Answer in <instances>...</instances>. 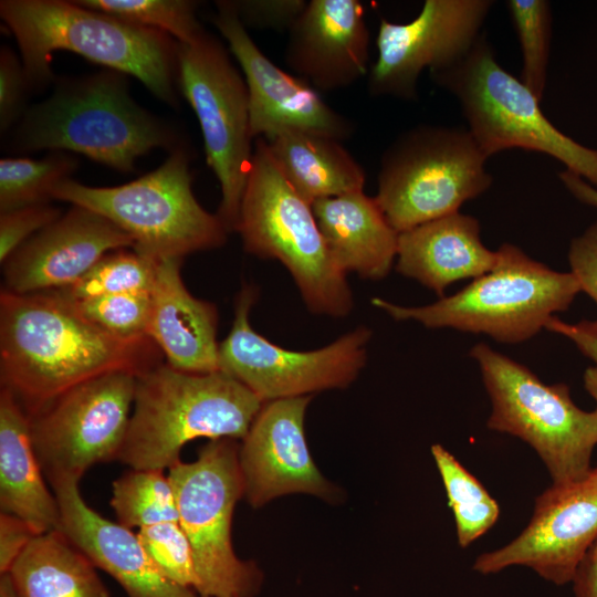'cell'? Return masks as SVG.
Wrapping results in <instances>:
<instances>
[{
    "label": "cell",
    "instance_id": "1",
    "mask_svg": "<svg viewBox=\"0 0 597 597\" xmlns=\"http://www.w3.org/2000/svg\"><path fill=\"white\" fill-rule=\"evenodd\" d=\"M148 336L123 338L84 317L56 291L0 294V379L29 415L98 376L137 377L161 364Z\"/></svg>",
    "mask_w": 597,
    "mask_h": 597
},
{
    "label": "cell",
    "instance_id": "2",
    "mask_svg": "<svg viewBox=\"0 0 597 597\" xmlns=\"http://www.w3.org/2000/svg\"><path fill=\"white\" fill-rule=\"evenodd\" d=\"M8 135L9 151L76 153L123 174L153 149L184 144L169 124L134 101L128 75L109 69L57 76L52 94L29 106Z\"/></svg>",
    "mask_w": 597,
    "mask_h": 597
},
{
    "label": "cell",
    "instance_id": "3",
    "mask_svg": "<svg viewBox=\"0 0 597 597\" xmlns=\"http://www.w3.org/2000/svg\"><path fill=\"white\" fill-rule=\"evenodd\" d=\"M0 17L13 34L32 94L53 85L55 51H71L139 80L161 102L177 105L179 42L65 0H2Z\"/></svg>",
    "mask_w": 597,
    "mask_h": 597
},
{
    "label": "cell",
    "instance_id": "4",
    "mask_svg": "<svg viewBox=\"0 0 597 597\" xmlns=\"http://www.w3.org/2000/svg\"><path fill=\"white\" fill-rule=\"evenodd\" d=\"M263 404L222 371L185 373L161 363L136 378L117 460L135 470H168L198 438L243 439Z\"/></svg>",
    "mask_w": 597,
    "mask_h": 597
},
{
    "label": "cell",
    "instance_id": "5",
    "mask_svg": "<svg viewBox=\"0 0 597 597\" xmlns=\"http://www.w3.org/2000/svg\"><path fill=\"white\" fill-rule=\"evenodd\" d=\"M237 231L247 252L279 260L293 276L307 308L347 316L354 300L335 263L312 205L289 184L264 138L254 140Z\"/></svg>",
    "mask_w": 597,
    "mask_h": 597
},
{
    "label": "cell",
    "instance_id": "6",
    "mask_svg": "<svg viewBox=\"0 0 597 597\" xmlns=\"http://www.w3.org/2000/svg\"><path fill=\"white\" fill-rule=\"evenodd\" d=\"M496 253L490 272L432 304L401 306L380 297L371 304L396 321L485 334L499 343L525 342L569 307L580 285L572 272L552 270L514 244L503 243Z\"/></svg>",
    "mask_w": 597,
    "mask_h": 597
},
{
    "label": "cell",
    "instance_id": "7",
    "mask_svg": "<svg viewBox=\"0 0 597 597\" xmlns=\"http://www.w3.org/2000/svg\"><path fill=\"white\" fill-rule=\"evenodd\" d=\"M53 199L94 211L134 241L133 250L154 261L223 245L228 230L192 191L190 155L185 144L169 151L156 169L124 185L91 187L67 179Z\"/></svg>",
    "mask_w": 597,
    "mask_h": 597
},
{
    "label": "cell",
    "instance_id": "8",
    "mask_svg": "<svg viewBox=\"0 0 597 597\" xmlns=\"http://www.w3.org/2000/svg\"><path fill=\"white\" fill-rule=\"evenodd\" d=\"M430 75L457 98L468 130L488 158L512 148L538 151L597 188V149L552 124L541 101L500 65L484 33L461 61Z\"/></svg>",
    "mask_w": 597,
    "mask_h": 597
},
{
    "label": "cell",
    "instance_id": "9",
    "mask_svg": "<svg viewBox=\"0 0 597 597\" xmlns=\"http://www.w3.org/2000/svg\"><path fill=\"white\" fill-rule=\"evenodd\" d=\"M488 159L467 127H412L384 151L375 198L390 226L407 231L484 193Z\"/></svg>",
    "mask_w": 597,
    "mask_h": 597
},
{
    "label": "cell",
    "instance_id": "10",
    "mask_svg": "<svg viewBox=\"0 0 597 597\" xmlns=\"http://www.w3.org/2000/svg\"><path fill=\"white\" fill-rule=\"evenodd\" d=\"M470 356L479 364L492 411L489 429L515 436L544 462L553 484L583 480L597 444V409L585 411L565 384H544L534 373L484 343Z\"/></svg>",
    "mask_w": 597,
    "mask_h": 597
},
{
    "label": "cell",
    "instance_id": "11",
    "mask_svg": "<svg viewBox=\"0 0 597 597\" xmlns=\"http://www.w3.org/2000/svg\"><path fill=\"white\" fill-rule=\"evenodd\" d=\"M234 439L210 440L191 462L168 469L179 523L191 545L199 597H252L262 574L240 559L231 542V522L244 495Z\"/></svg>",
    "mask_w": 597,
    "mask_h": 597
},
{
    "label": "cell",
    "instance_id": "12",
    "mask_svg": "<svg viewBox=\"0 0 597 597\" xmlns=\"http://www.w3.org/2000/svg\"><path fill=\"white\" fill-rule=\"evenodd\" d=\"M229 52L206 30L179 43L177 82L198 118L207 164L220 185L217 216L231 232L237 231L254 145L248 87Z\"/></svg>",
    "mask_w": 597,
    "mask_h": 597
},
{
    "label": "cell",
    "instance_id": "13",
    "mask_svg": "<svg viewBox=\"0 0 597 597\" xmlns=\"http://www.w3.org/2000/svg\"><path fill=\"white\" fill-rule=\"evenodd\" d=\"M256 297L250 285L237 295L232 327L219 344L220 371L263 402L344 388L356 379L367 360L368 327L358 326L320 349H286L252 328L249 314Z\"/></svg>",
    "mask_w": 597,
    "mask_h": 597
},
{
    "label": "cell",
    "instance_id": "14",
    "mask_svg": "<svg viewBox=\"0 0 597 597\" xmlns=\"http://www.w3.org/2000/svg\"><path fill=\"white\" fill-rule=\"evenodd\" d=\"M137 376L108 373L27 413L34 451L49 482L80 481L93 465L117 460L133 411Z\"/></svg>",
    "mask_w": 597,
    "mask_h": 597
},
{
    "label": "cell",
    "instance_id": "15",
    "mask_svg": "<svg viewBox=\"0 0 597 597\" xmlns=\"http://www.w3.org/2000/svg\"><path fill=\"white\" fill-rule=\"evenodd\" d=\"M492 6L491 0H426L411 21L381 19L369 94L416 100L422 71H441L461 61L481 36Z\"/></svg>",
    "mask_w": 597,
    "mask_h": 597
},
{
    "label": "cell",
    "instance_id": "16",
    "mask_svg": "<svg viewBox=\"0 0 597 597\" xmlns=\"http://www.w3.org/2000/svg\"><path fill=\"white\" fill-rule=\"evenodd\" d=\"M597 540V467L580 481L553 484L535 500L527 526L507 545L476 557L473 569L496 574L525 566L555 585L572 583Z\"/></svg>",
    "mask_w": 597,
    "mask_h": 597
},
{
    "label": "cell",
    "instance_id": "17",
    "mask_svg": "<svg viewBox=\"0 0 597 597\" xmlns=\"http://www.w3.org/2000/svg\"><path fill=\"white\" fill-rule=\"evenodd\" d=\"M213 24L240 65L248 87L253 139L298 130L336 140L353 136L355 124L333 109L301 77L276 66L254 43L230 0L217 1Z\"/></svg>",
    "mask_w": 597,
    "mask_h": 597
},
{
    "label": "cell",
    "instance_id": "18",
    "mask_svg": "<svg viewBox=\"0 0 597 597\" xmlns=\"http://www.w3.org/2000/svg\"><path fill=\"white\" fill-rule=\"evenodd\" d=\"M311 396L264 402L242 439L239 462L248 502L262 506L291 493L325 498L332 485L315 465L304 434Z\"/></svg>",
    "mask_w": 597,
    "mask_h": 597
},
{
    "label": "cell",
    "instance_id": "19",
    "mask_svg": "<svg viewBox=\"0 0 597 597\" xmlns=\"http://www.w3.org/2000/svg\"><path fill=\"white\" fill-rule=\"evenodd\" d=\"M133 247V239L113 222L72 206L2 263V289L17 294L62 290L83 277L107 253Z\"/></svg>",
    "mask_w": 597,
    "mask_h": 597
},
{
    "label": "cell",
    "instance_id": "20",
    "mask_svg": "<svg viewBox=\"0 0 597 597\" xmlns=\"http://www.w3.org/2000/svg\"><path fill=\"white\" fill-rule=\"evenodd\" d=\"M370 35L357 0H311L289 30L285 63L315 90L347 87L368 74Z\"/></svg>",
    "mask_w": 597,
    "mask_h": 597
},
{
    "label": "cell",
    "instance_id": "21",
    "mask_svg": "<svg viewBox=\"0 0 597 597\" xmlns=\"http://www.w3.org/2000/svg\"><path fill=\"white\" fill-rule=\"evenodd\" d=\"M59 504L61 531L98 568L111 575L128 597H199L168 579L148 556L137 533L93 510L78 481L50 482Z\"/></svg>",
    "mask_w": 597,
    "mask_h": 597
},
{
    "label": "cell",
    "instance_id": "22",
    "mask_svg": "<svg viewBox=\"0 0 597 597\" xmlns=\"http://www.w3.org/2000/svg\"><path fill=\"white\" fill-rule=\"evenodd\" d=\"M182 260L164 259L156 264L146 335L174 369L220 371L217 306L188 291L180 272Z\"/></svg>",
    "mask_w": 597,
    "mask_h": 597
},
{
    "label": "cell",
    "instance_id": "23",
    "mask_svg": "<svg viewBox=\"0 0 597 597\" xmlns=\"http://www.w3.org/2000/svg\"><path fill=\"white\" fill-rule=\"evenodd\" d=\"M476 218L454 212L398 234L396 270L443 297L447 286L490 272L498 261Z\"/></svg>",
    "mask_w": 597,
    "mask_h": 597
},
{
    "label": "cell",
    "instance_id": "24",
    "mask_svg": "<svg viewBox=\"0 0 597 597\" xmlns=\"http://www.w3.org/2000/svg\"><path fill=\"white\" fill-rule=\"evenodd\" d=\"M312 209L337 266L346 274L381 280L397 256L398 232L376 198L364 191L316 200Z\"/></svg>",
    "mask_w": 597,
    "mask_h": 597
},
{
    "label": "cell",
    "instance_id": "25",
    "mask_svg": "<svg viewBox=\"0 0 597 597\" xmlns=\"http://www.w3.org/2000/svg\"><path fill=\"white\" fill-rule=\"evenodd\" d=\"M31 439L29 418L7 389L0 391V509L38 534L55 531L60 510L49 491Z\"/></svg>",
    "mask_w": 597,
    "mask_h": 597
},
{
    "label": "cell",
    "instance_id": "26",
    "mask_svg": "<svg viewBox=\"0 0 597 597\" xmlns=\"http://www.w3.org/2000/svg\"><path fill=\"white\" fill-rule=\"evenodd\" d=\"M264 139L285 179L308 203L363 190L365 171L342 142L298 130Z\"/></svg>",
    "mask_w": 597,
    "mask_h": 597
},
{
    "label": "cell",
    "instance_id": "27",
    "mask_svg": "<svg viewBox=\"0 0 597 597\" xmlns=\"http://www.w3.org/2000/svg\"><path fill=\"white\" fill-rule=\"evenodd\" d=\"M17 597H109L96 566L65 535H36L10 567Z\"/></svg>",
    "mask_w": 597,
    "mask_h": 597
},
{
    "label": "cell",
    "instance_id": "28",
    "mask_svg": "<svg viewBox=\"0 0 597 597\" xmlns=\"http://www.w3.org/2000/svg\"><path fill=\"white\" fill-rule=\"evenodd\" d=\"M431 453L454 515L458 544L465 548L496 523L499 504L444 447L436 443Z\"/></svg>",
    "mask_w": 597,
    "mask_h": 597
},
{
    "label": "cell",
    "instance_id": "29",
    "mask_svg": "<svg viewBox=\"0 0 597 597\" xmlns=\"http://www.w3.org/2000/svg\"><path fill=\"white\" fill-rule=\"evenodd\" d=\"M78 166L67 151H50L42 159L4 157L0 160V213L53 200L54 188L71 179Z\"/></svg>",
    "mask_w": 597,
    "mask_h": 597
},
{
    "label": "cell",
    "instance_id": "30",
    "mask_svg": "<svg viewBox=\"0 0 597 597\" xmlns=\"http://www.w3.org/2000/svg\"><path fill=\"white\" fill-rule=\"evenodd\" d=\"M111 506L118 523L133 530L179 522L176 499L164 470H135L113 482Z\"/></svg>",
    "mask_w": 597,
    "mask_h": 597
},
{
    "label": "cell",
    "instance_id": "31",
    "mask_svg": "<svg viewBox=\"0 0 597 597\" xmlns=\"http://www.w3.org/2000/svg\"><path fill=\"white\" fill-rule=\"evenodd\" d=\"M83 7L129 24L159 31L179 43L195 41L205 29L197 19V1L190 0H76Z\"/></svg>",
    "mask_w": 597,
    "mask_h": 597
},
{
    "label": "cell",
    "instance_id": "32",
    "mask_svg": "<svg viewBox=\"0 0 597 597\" xmlns=\"http://www.w3.org/2000/svg\"><path fill=\"white\" fill-rule=\"evenodd\" d=\"M157 262L133 249L115 250L104 255L77 282L56 292L72 301L121 293L150 292Z\"/></svg>",
    "mask_w": 597,
    "mask_h": 597
},
{
    "label": "cell",
    "instance_id": "33",
    "mask_svg": "<svg viewBox=\"0 0 597 597\" xmlns=\"http://www.w3.org/2000/svg\"><path fill=\"white\" fill-rule=\"evenodd\" d=\"M506 7L521 46V81L541 101L548 75L551 4L546 0H509Z\"/></svg>",
    "mask_w": 597,
    "mask_h": 597
},
{
    "label": "cell",
    "instance_id": "34",
    "mask_svg": "<svg viewBox=\"0 0 597 597\" xmlns=\"http://www.w3.org/2000/svg\"><path fill=\"white\" fill-rule=\"evenodd\" d=\"M69 301L84 317L112 335L123 338L147 336L150 292L121 293Z\"/></svg>",
    "mask_w": 597,
    "mask_h": 597
},
{
    "label": "cell",
    "instance_id": "35",
    "mask_svg": "<svg viewBox=\"0 0 597 597\" xmlns=\"http://www.w3.org/2000/svg\"><path fill=\"white\" fill-rule=\"evenodd\" d=\"M136 533L150 559L168 579L196 591L192 549L179 522L146 526Z\"/></svg>",
    "mask_w": 597,
    "mask_h": 597
},
{
    "label": "cell",
    "instance_id": "36",
    "mask_svg": "<svg viewBox=\"0 0 597 597\" xmlns=\"http://www.w3.org/2000/svg\"><path fill=\"white\" fill-rule=\"evenodd\" d=\"M32 95L21 57L8 45L0 50V133L6 136L23 117Z\"/></svg>",
    "mask_w": 597,
    "mask_h": 597
},
{
    "label": "cell",
    "instance_id": "37",
    "mask_svg": "<svg viewBox=\"0 0 597 597\" xmlns=\"http://www.w3.org/2000/svg\"><path fill=\"white\" fill-rule=\"evenodd\" d=\"M61 216V210L51 203L33 205L0 213L1 264L24 242Z\"/></svg>",
    "mask_w": 597,
    "mask_h": 597
},
{
    "label": "cell",
    "instance_id": "38",
    "mask_svg": "<svg viewBox=\"0 0 597 597\" xmlns=\"http://www.w3.org/2000/svg\"><path fill=\"white\" fill-rule=\"evenodd\" d=\"M243 27L258 30H290L305 10V0H230Z\"/></svg>",
    "mask_w": 597,
    "mask_h": 597
},
{
    "label": "cell",
    "instance_id": "39",
    "mask_svg": "<svg viewBox=\"0 0 597 597\" xmlns=\"http://www.w3.org/2000/svg\"><path fill=\"white\" fill-rule=\"evenodd\" d=\"M568 261L580 291L597 305V220L572 240Z\"/></svg>",
    "mask_w": 597,
    "mask_h": 597
},
{
    "label": "cell",
    "instance_id": "40",
    "mask_svg": "<svg viewBox=\"0 0 597 597\" xmlns=\"http://www.w3.org/2000/svg\"><path fill=\"white\" fill-rule=\"evenodd\" d=\"M39 535L25 521L9 514L0 513V573L9 572L12 564Z\"/></svg>",
    "mask_w": 597,
    "mask_h": 597
},
{
    "label": "cell",
    "instance_id": "41",
    "mask_svg": "<svg viewBox=\"0 0 597 597\" xmlns=\"http://www.w3.org/2000/svg\"><path fill=\"white\" fill-rule=\"evenodd\" d=\"M546 329L561 334L570 339L586 357L597 366V322L583 320L575 324L566 323L553 316L545 326Z\"/></svg>",
    "mask_w": 597,
    "mask_h": 597
},
{
    "label": "cell",
    "instance_id": "42",
    "mask_svg": "<svg viewBox=\"0 0 597 597\" xmlns=\"http://www.w3.org/2000/svg\"><path fill=\"white\" fill-rule=\"evenodd\" d=\"M572 583L575 597H597V540L579 563Z\"/></svg>",
    "mask_w": 597,
    "mask_h": 597
},
{
    "label": "cell",
    "instance_id": "43",
    "mask_svg": "<svg viewBox=\"0 0 597 597\" xmlns=\"http://www.w3.org/2000/svg\"><path fill=\"white\" fill-rule=\"evenodd\" d=\"M558 178L574 198L582 203L597 209L596 187L566 169L558 174Z\"/></svg>",
    "mask_w": 597,
    "mask_h": 597
},
{
    "label": "cell",
    "instance_id": "44",
    "mask_svg": "<svg viewBox=\"0 0 597 597\" xmlns=\"http://www.w3.org/2000/svg\"><path fill=\"white\" fill-rule=\"evenodd\" d=\"M584 386L597 402V366L588 367L584 373Z\"/></svg>",
    "mask_w": 597,
    "mask_h": 597
},
{
    "label": "cell",
    "instance_id": "45",
    "mask_svg": "<svg viewBox=\"0 0 597 597\" xmlns=\"http://www.w3.org/2000/svg\"><path fill=\"white\" fill-rule=\"evenodd\" d=\"M0 597H17L8 574L0 576Z\"/></svg>",
    "mask_w": 597,
    "mask_h": 597
}]
</instances>
